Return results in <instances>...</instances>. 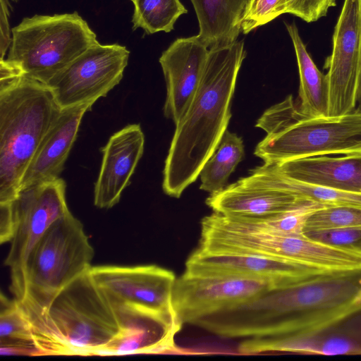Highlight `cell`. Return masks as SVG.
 <instances>
[{
	"mask_svg": "<svg viewBox=\"0 0 361 361\" xmlns=\"http://www.w3.org/2000/svg\"><path fill=\"white\" fill-rule=\"evenodd\" d=\"M66 182L60 178L22 190L12 201L0 204L12 219L14 231L5 264L11 273L9 290L19 302L26 294V266L34 247L68 207Z\"/></svg>",
	"mask_w": 361,
	"mask_h": 361,
	"instance_id": "8",
	"label": "cell"
},
{
	"mask_svg": "<svg viewBox=\"0 0 361 361\" xmlns=\"http://www.w3.org/2000/svg\"><path fill=\"white\" fill-rule=\"evenodd\" d=\"M245 56L243 41L209 49L197 91L176 125L165 160L162 188L167 195L180 197L219 145L231 118V102Z\"/></svg>",
	"mask_w": 361,
	"mask_h": 361,
	"instance_id": "2",
	"label": "cell"
},
{
	"mask_svg": "<svg viewBox=\"0 0 361 361\" xmlns=\"http://www.w3.org/2000/svg\"><path fill=\"white\" fill-rule=\"evenodd\" d=\"M199 23L200 41L209 49L237 41L249 0H190Z\"/></svg>",
	"mask_w": 361,
	"mask_h": 361,
	"instance_id": "20",
	"label": "cell"
},
{
	"mask_svg": "<svg viewBox=\"0 0 361 361\" xmlns=\"http://www.w3.org/2000/svg\"><path fill=\"white\" fill-rule=\"evenodd\" d=\"M310 202L281 188L266 163L206 200L213 212L246 220L271 219Z\"/></svg>",
	"mask_w": 361,
	"mask_h": 361,
	"instance_id": "11",
	"label": "cell"
},
{
	"mask_svg": "<svg viewBox=\"0 0 361 361\" xmlns=\"http://www.w3.org/2000/svg\"><path fill=\"white\" fill-rule=\"evenodd\" d=\"M89 270L57 294L32 331L43 355H99L118 334L115 308Z\"/></svg>",
	"mask_w": 361,
	"mask_h": 361,
	"instance_id": "3",
	"label": "cell"
},
{
	"mask_svg": "<svg viewBox=\"0 0 361 361\" xmlns=\"http://www.w3.org/2000/svg\"><path fill=\"white\" fill-rule=\"evenodd\" d=\"M61 109L45 84L23 76L0 79V204L18 195L25 172Z\"/></svg>",
	"mask_w": 361,
	"mask_h": 361,
	"instance_id": "4",
	"label": "cell"
},
{
	"mask_svg": "<svg viewBox=\"0 0 361 361\" xmlns=\"http://www.w3.org/2000/svg\"><path fill=\"white\" fill-rule=\"evenodd\" d=\"M361 55V0H344L324 68L329 85L328 118L355 111Z\"/></svg>",
	"mask_w": 361,
	"mask_h": 361,
	"instance_id": "10",
	"label": "cell"
},
{
	"mask_svg": "<svg viewBox=\"0 0 361 361\" xmlns=\"http://www.w3.org/2000/svg\"><path fill=\"white\" fill-rule=\"evenodd\" d=\"M361 308V269L326 271L271 289L212 316L225 338L297 336L321 330Z\"/></svg>",
	"mask_w": 361,
	"mask_h": 361,
	"instance_id": "1",
	"label": "cell"
},
{
	"mask_svg": "<svg viewBox=\"0 0 361 361\" xmlns=\"http://www.w3.org/2000/svg\"><path fill=\"white\" fill-rule=\"evenodd\" d=\"M295 49L298 67L300 113L305 118H328L329 85L309 54L296 25L285 23Z\"/></svg>",
	"mask_w": 361,
	"mask_h": 361,
	"instance_id": "21",
	"label": "cell"
},
{
	"mask_svg": "<svg viewBox=\"0 0 361 361\" xmlns=\"http://www.w3.org/2000/svg\"><path fill=\"white\" fill-rule=\"evenodd\" d=\"M145 135L140 124L128 125L111 135L102 149V161L94 188V204L109 209L120 200L141 159Z\"/></svg>",
	"mask_w": 361,
	"mask_h": 361,
	"instance_id": "17",
	"label": "cell"
},
{
	"mask_svg": "<svg viewBox=\"0 0 361 361\" xmlns=\"http://www.w3.org/2000/svg\"><path fill=\"white\" fill-rule=\"evenodd\" d=\"M310 238L324 244L361 249V228H335L306 231Z\"/></svg>",
	"mask_w": 361,
	"mask_h": 361,
	"instance_id": "27",
	"label": "cell"
},
{
	"mask_svg": "<svg viewBox=\"0 0 361 361\" xmlns=\"http://www.w3.org/2000/svg\"><path fill=\"white\" fill-rule=\"evenodd\" d=\"M1 59H4V54L11 42V31L8 25L9 0H1Z\"/></svg>",
	"mask_w": 361,
	"mask_h": 361,
	"instance_id": "29",
	"label": "cell"
},
{
	"mask_svg": "<svg viewBox=\"0 0 361 361\" xmlns=\"http://www.w3.org/2000/svg\"><path fill=\"white\" fill-rule=\"evenodd\" d=\"M286 13V0H249L242 18L241 30L247 34Z\"/></svg>",
	"mask_w": 361,
	"mask_h": 361,
	"instance_id": "26",
	"label": "cell"
},
{
	"mask_svg": "<svg viewBox=\"0 0 361 361\" xmlns=\"http://www.w3.org/2000/svg\"><path fill=\"white\" fill-rule=\"evenodd\" d=\"M130 51L99 42L87 49L46 85L61 109L94 103L121 80Z\"/></svg>",
	"mask_w": 361,
	"mask_h": 361,
	"instance_id": "9",
	"label": "cell"
},
{
	"mask_svg": "<svg viewBox=\"0 0 361 361\" xmlns=\"http://www.w3.org/2000/svg\"><path fill=\"white\" fill-rule=\"evenodd\" d=\"M355 111L361 113V55H360L359 75H358V84H357V97H356V109Z\"/></svg>",
	"mask_w": 361,
	"mask_h": 361,
	"instance_id": "31",
	"label": "cell"
},
{
	"mask_svg": "<svg viewBox=\"0 0 361 361\" xmlns=\"http://www.w3.org/2000/svg\"><path fill=\"white\" fill-rule=\"evenodd\" d=\"M276 165L285 176L298 181L361 193V154L341 157L319 155Z\"/></svg>",
	"mask_w": 361,
	"mask_h": 361,
	"instance_id": "19",
	"label": "cell"
},
{
	"mask_svg": "<svg viewBox=\"0 0 361 361\" xmlns=\"http://www.w3.org/2000/svg\"><path fill=\"white\" fill-rule=\"evenodd\" d=\"M111 302L120 330L99 355L161 353L175 348V335L183 326L177 317L130 304Z\"/></svg>",
	"mask_w": 361,
	"mask_h": 361,
	"instance_id": "15",
	"label": "cell"
},
{
	"mask_svg": "<svg viewBox=\"0 0 361 361\" xmlns=\"http://www.w3.org/2000/svg\"><path fill=\"white\" fill-rule=\"evenodd\" d=\"M1 355H43L34 343H21L0 345Z\"/></svg>",
	"mask_w": 361,
	"mask_h": 361,
	"instance_id": "30",
	"label": "cell"
},
{
	"mask_svg": "<svg viewBox=\"0 0 361 361\" xmlns=\"http://www.w3.org/2000/svg\"><path fill=\"white\" fill-rule=\"evenodd\" d=\"M134 12L133 28L143 29L147 34L171 32L178 18L187 9L180 0H132Z\"/></svg>",
	"mask_w": 361,
	"mask_h": 361,
	"instance_id": "23",
	"label": "cell"
},
{
	"mask_svg": "<svg viewBox=\"0 0 361 361\" xmlns=\"http://www.w3.org/2000/svg\"><path fill=\"white\" fill-rule=\"evenodd\" d=\"M21 343H34L30 324L18 301L1 293L0 345Z\"/></svg>",
	"mask_w": 361,
	"mask_h": 361,
	"instance_id": "24",
	"label": "cell"
},
{
	"mask_svg": "<svg viewBox=\"0 0 361 361\" xmlns=\"http://www.w3.org/2000/svg\"><path fill=\"white\" fill-rule=\"evenodd\" d=\"M322 271L281 259L242 253H211L197 249L188 259L184 274L264 280L278 288Z\"/></svg>",
	"mask_w": 361,
	"mask_h": 361,
	"instance_id": "14",
	"label": "cell"
},
{
	"mask_svg": "<svg viewBox=\"0 0 361 361\" xmlns=\"http://www.w3.org/2000/svg\"><path fill=\"white\" fill-rule=\"evenodd\" d=\"M97 42L96 34L76 11L35 15L23 18L11 29V42L5 60L20 76L47 85Z\"/></svg>",
	"mask_w": 361,
	"mask_h": 361,
	"instance_id": "7",
	"label": "cell"
},
{
	"mask_svg": "<svg viewBox=\"0 0 361 361\" xmlns=\"http://www.w3.org/2000/svg\"><path fill=\"white\" fill-rule=\"evenodd\" d=\"M94 103L61 109L28 165L20 191L59 178L85 114Z\"/></svg>",
	"mask_w": 361,
	"mask_h": 361,
	"instance_id": "18",
	"label": "cell"
},
{
	"mask_svg": "<svg viewBox=\"0 0 361 361\" xmlns=\"http://www.w3.org/2000/svg\"><path fill=\"white\" fill-rule=\"evenodd\" d=\"M244 156L242 138L226 130L216 149L200 171V188L210 194L223 190Z\"/></svg>",
	"mask_w": 361,
	"mask_h": 361,
	"instance_id": "22",
	"label": "cell"
},
{
	"mask_svg": "<svg viewBox=\"0 0 361 361\" xmlns=\"http://www.w3.org/2000/svg\"><path fill=\"white\" fill-rule=\"evenodd\" d=\"M209 51L197 35L180 37L159 58L166 87L164 114L175 125L181 120L197 91Z\"/></svg>",
	"mask_w": 361,
	"mask_h": 361,
	"instance_id": "16",
	"label": "cell"
},
{
	"mask_svg": "<svg viewBox=\"0 0 361 361\" xmlns=\"http://www.w3.org/2000/svg\"><path fill=\"white\" fill-rule=\"evenodd\" d=\"M336 6V0H286L287 13L306 23H313L325 17L329 8Z\"/></svg>",
	"mask_w": 361,
	"mask_h": 361,
	"instance_id": "28",
	"label": "cell"
},
{
	"mask_svg": "<svg viewBox=\"0 0 361 361\" xmlns=\"http://www.w3.org/2000/svg\"><path fill=\"white\" fill-rule=\"evenodd\" d=\"M335 228H361V207L331 206L319 209L308 217L304 233Z\"/></svg>",
	"mask_w": 361,
	"mask_h": 361,
	"instance_id": "25",
	"label": "cell"
},
{
	"mask_svg": "<svg viewBox=\"0 0 361 361\" xmlns=\"http://www.w3.org/2000/svg\"><path fill=\"white\" fill-rule=\"evenodd\" d=\"M256 127L267 133L254 154L264 163L331 154H361V113L338 118H305L293 96L267 109Z\"/></svg>",
	"mask_w": 361,
	"mask_h": 361,
	"instance_id": "5",
	"label": "cell"
},
{
	"mask_svg": "<svg viewBox=\"0 0 361 361\" xmlns=\"http://www.w3.org/2000/svg\"><path fill=\"white\" fill-rule=\"evenodd\" d=\"M93 257L82 224L70 211L47 229L27 259L26 294L18 302L32 331L57 294L91 268Z\"/></svg>",
	"mask_w": 361,
	"mask_h": 361,
	"instance_id": "6",
	"label": "cell"
},
{
	"mask_svg": "<svg viewBox=\"0 0 361 361\" xmlns=\"http://www.w3.org/2000/svg\"><path fill=\"white\" fill-rule=\"evenodd\" d=\"M89 271L111 301L177 317L173 305L176 278L172 271L154 264L95 266Z\"/></svg>",
	"mask_w": 361,
	"mask_h": 361,
	"instance_id": "13",
	"label": "cell"
},
{
	"mask_svg": "<svg viewBox=\"0 0 361 361\" xmlns=\"http://www.w3.org/2000/svg\"><path fill=\"white\" fill-rule=\"evenodd\" d=\"M276 288L274 283L264 280L183 274L176 280L173 305L182 324H192L201 317L252 300Z\"/></svg>",
	"mask_w": 361,
	"mask_h": 361,
	"instance_id": "12",
	"label": "cell"
}]
</instances>
